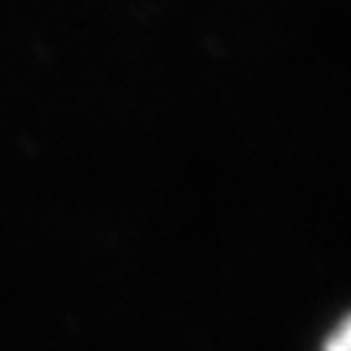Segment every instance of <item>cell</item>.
Segmentation results:
<instances>
[{
	"label": "cell",
	"mask_w": 351,
	"mask_h": 351,
	"mask_svg": "<svg viewBox=\"0 0 351 351\" xmlns=\"http://www.w3.org/2000/svg\"><path fill=\"white\" fill-rule=\"evenodd\" d=\"M321 351H351V318H346L324 343Z\"/></svg>",
	"instance_id": "1"
}]
</instances>
